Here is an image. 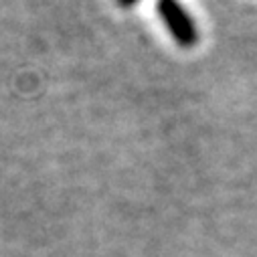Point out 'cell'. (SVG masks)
<instances>
[{
  "instance_id": "2",
  "label": "cell",
  "mask_w": 257,
  "mask_h": 257,
  "mask_svg": "<svg viewBox=\"0 0 257 257\" xmlns=\"http://www.w3.org/2000/svg\"><path fill=\"white\" fill-rule=\"evenodd\" d=\"M119 3H121L123 7H127V5H132V3H136V0H119Z\"/></svg>"
},
{
  "instance_id": "1",
  "label": "cell",
  "mask_w": 257,
  "mask_h": 257,
  "mask_svg": "<svg viewBox=\"0 0 257 257\" xmlns=\"http://www.w3.org/2000/svg\"><path fill=\"white\" fill-rule=\"evenodd\" d=\"M158 15L178 45L190 47V45L197 43V39H199L197 27L192 23V19L188 17V13L176 3V0H160Z\"/></svg>"
}]
</instances>
